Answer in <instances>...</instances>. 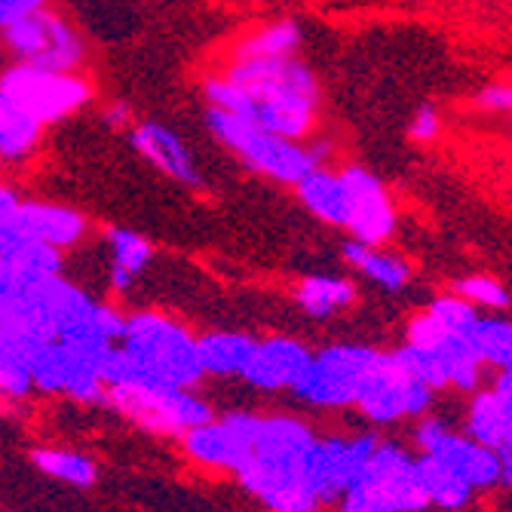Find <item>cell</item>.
<instances>
[{
	"label": "cell",
	"mask_w": 512,
	"mask_h": 512,
	"mask_svg": "<svg viewBox=\"0 0 512 512\" xmlns=\"http://www.w3.org/2000/svg\"><path fill=\"white\" fill-rule=\"evenodd\" d=\"M503 460V473H500V485L512 488V457H500Z\"/></svg>",
	"instance_id": "b9f144b4"
},
{
	"label": "cell",
	"mask_w": 512,
	"mask_h": 512,
	"mask_svg": "<svg viewBox=\"0 0 512 512\" xmlns=\"http://www.w3.org/2000/svg\"><path fill=\"white\" fill-rule=\"evenodd\" d=\"M341 258L350 270H356L368 283H375L378 289L390 295L405 292L411 283V264L399 258L396 252H384L381 246H365L359 240H347L341 246Z\"/></svg>",
	"instance_id": "7402d4cb"
},
{
	"label": "cell",
	"mask_w": 512,
	"mask_h": 512,
	"mask_svg": "<svg viewBox=\"0 0 512 512\" xmlns=\"http://www.w3.org/2000/svg\"><path fill=\"white\" fill-rule=\"evenodd\" d=\"M316 433L295 414H258L255 442L234 479L267 512H319V497L304 479V460Z\"/></svg>",
	"instance_id": "3957f363"
},
{
	"label": "cell",
	"mask_w": 512,
	"mask_h": 512,
	"mask_svg": "<svg viewBox=\"0 0 512 512\" xmlns=\"http://www.w3.org/2000/svg\"><path fill=\"white\" fill-rule=\"evenodd\" d=\"M421 512H445V509H436V506H427V509H421Z\"/></svg>",
	"instance_id": "7bdbcfd3"
},
{
	"label": "cell",
	"mask_w": 512,
	"mask_h": 512,
	"mask_svg": "<svg viewBox=\"0 0 512 512\" xmlns=\"http://www.w3.org/2000/svg\"><path fill=\"white\" fill-rule=\"evenodd\" d=\"M384 350L368 344H329L310 356V365L292 387V396L310 408L338 411L359 399V390Z\"/></svg>",
	"instance_id": "8992f818"
},
{
	"label": "cell",
	"mask_w": 512,
	"mask_h": 512,
	"mask_svg": "<svg viewBox=\"0 0 512 512\" xmlns=\"http://www.w3.org/2000/svg\"><path fill=\"white\" fill-rule=\"evenodd\" d=\"M108 387H181L197 390L206 378L200 368L197 335L172 316L138 310L126 316L120 344L102 362Z\"/></svg>",
	"instance_id": "7a4b0ae2"
},
{
	"label": "cell",
	"mask_w": 512,
	"mask_h": 512,
	"mask_svg": "<svg viewBox=\"0 0 512 512\" xmlns=\"http://www.w3.org/2000/svg\"><path fill=\"white\" fill-rule=\"evenodd\" d=\"M301 40H304V34L295 19H279V22H270V25L252 31L246 40H240L234 50V59L237 62H243V59H289L298 53Z\"/></svg>",
	"instance_id": "f546056e"
},
{
	"label": "cell",
	"mask_w": 512,
	"mask_h": 512,
	"mask_svg": "<svg viewBox=\"0 0 512 512\" xmlns=\"http://www.w3.org/2000/svg\"><path fill=\"white\" fill-rule=\"evenodd\" d=\"M463 433L500 454V448L509 436V414L503 408V399L491 387L473 393V399L467 405V417H463Z\"/></svg>",
	"instance_id": "83f0119b"
},
{
	"label": "cell",
	"mask_w": 512,
	"mask_h": 512,
	"mask_svg": "<svg viewBox=\"0 0 512 512\" xmlns=\"http://www.w3.org/2000/svg\"><path fill=\"white\" fill-rule=\"evenodd\" d=\"M393 359L396 365L411 375L414 381H421L424 387H430L433 393H442V390H451L448 387V371H445V362L430 350V347H421V344H402L393 350Z\"/></svg>",
	"instance_id": "d6a6232c"
},
{
	"label": "cell",
	"mask_w": 512,
	"mask_h": 512,
	"mask_svg": "<svg viewBox=\"0 0 512 512\" xmlns=\"http://www.w3.org/2000/svg\"><path fill=\"white\" fill-rule=\"evenodd\" d=\"M417 473H421V482H424L430 506H436V509L463 512L473 503V497H476V488L467 479H463L460 473L445 467V463L436 460V457L417 454Z\"/></svg>",
	"instance_id": "484cf974"
},
{
	"label": "cell",
	"mask_w": 512,
	"mask_h": 512,
	"mask_svg": "<svg viewBox=\"0 0 512 512\" xmlns=\"http://www.w3.org/2000/svg\"><path fill=\"white\" fill-rule=\"evenodd\" d=\"M0 264H4L25 286H37L43 279L62 276V252L46 243H37V240L19 243L10 255L0 258Z\"/></svg>",
	"instance_id": "1f68e13d"
},
{
	"label": "cell",
	"mask_w": 512,
	"mask_h": 512,
	"mask_svg": "<svg viewBox=\"0 0 512 512\" xmlns=\"http://www.w3.org/2000/svg\"><path fill=\"white\" fill-rule=\"evenodd\" d=\"M19 206H22V197L13 188H7V184H0V221L16 218Z\"/></svg>",
	"instance_id": "ab89813d"
},
{
	"label": "cell",
	"mask_w": 512,
	"mask_h": 512,
	"mask_svg": "<svg viewBox=\"0 0 512 512\" xmlns=\"http://www.w3.org/2000/svg\"><path fill=\"white\" fill-rule=\"evenodd\" d=\"M43 344H50V341H46L37 329H31L28 322L0 325V365L31 368V362Z\"/></svg>",
	"instance_id": "836d02e7"
},
{
	"label": "cell",
	"mask_w": 512,
	"mask_h": 512,
	"mask_svg": "<svg viewBox=\"0 0 512 512\" xmlns=\"http://www.w3.org/2000/svg\"><path fill=\"white\" fill-rule=\"evenodd\" d=\"M375 433H350V436H316L304 460V479L319 503H338L341 494L356 482L368 457L378 448Z\"/></svg>",
	"instance_id": "7c38bea8"
},
{
	"label": "cell",
	"mask_w": 512,
	"mask_h": 512,
	"mask_svg": "<svg viewBox=\"0 0 512 512\" xmlns=\"http://www.w3.org/2000/svg\"><path fill=\"white\" fill-rule=\"evenodd\" d=\"M255 427H258V414L230 411L224 417H212V421L184 433L181 451L200 470L234 476L252 451Z\"/></svg>",
	"instance_id": "5bb4252c"
},
{
	"label": "cell",
	"mask_w": 512,
	"mask_h": 512,
	"mask_svg": "<svg viewBox=\"0 0 512 512\" xmlns=\"http://www.w3.org/2000/svg\"><path fill=\"white\" fill-rule=\"evenodd\" d=\"M43 138V123L31 114L0 102V163H25Z\"/></svg>",
	"instance_id": "4dcf8cb0"
},
{
	"label": "cell",
	"mask_w": 512,
	"mask_h": 512,
	"mask_svg": "<svg viewBox=\"0 0 512 512\" xmlns=\"http://www.w3.org/2000/svg\"><path fill=\"white\" fill-rule=\"evenodd\" d=\"M108 252H111V289L117 295L129 292V286L142 276L154 258V246L126 227L108 230Z\"/></svg>",
	"instance_id": "d4e9b609"
},
{
	"label": "cell",
	"mask_w": 512,
	"mask_h": 512,
	"mask_svg": "<svg viewBox=\"0 0 512 512\" xmlns=\"http://www.w3.org/2000/svg\"><path fill=\"white\" fill-rule=\"evenodd\" d=\"M341 175L350 191V224H347L350 240H359L365 246L390 243L399 227V215L384 181L362 166H347Z\"/></svg>",
	"instance_id": "9a60e30c"
},
{
	"label": "cell",
	"mask_w": 512,
	"mask_h": 512,
	"mask_svg": "<svg viewBox=\"0 0 512 512\" xmlns=\"http://www.w3.org/2000/svg\"><path fill=\"white\" fill-rule=\"evenodd\" d=\"M31 467L43 476H50L62 485H71V488H80V491H86L99 482L96 460L83 451H74V448H56V445L34 448Z\"/></svg>",
	"instance_id": "4316f807"
},
{
	"label": "cell",
	"mask_w": 512,
	"mask_h": 512,
	"mask_svg": "<svg viewBox=\"0 0 512 512\" xmlns=\"http://www.w3.org/2000/svg\"><path fill=\"white\" fill-rule=\"evenodd\" d=\"M19 230L25 240L46 243L59 252L74 249L89 230V221L62 203H40V200H22L19 206Z\"/></svg>",
	"instance_id": "ffe728a7"
},
{
	"label": "cell",
	"mask_w": 512,
	"mask_h": 512,
	"mask_svg": "<svg viewBox=\"0 0 512 512\" xmlns=\"http://www.w3.org/2000/svg\"><path fill=\"white\" fill-rule=\"evenodd\" d=\"M34 393L31 371L16 365H0V402H25Z\"/></svg>",
	"instance_id": "8d00e7d4"
},
{
	"label": "cell",
	"mask_w": 512,
	"mask_h": 512,
	"mask_svg": "<svg viewBox=\"0 0 512 512\" xmlns=\"http://www.w3.org/2000/svg\"><path fill=\"white\" fill-rule=\"evenodd\" d=\"M206 126L218 142L234 157H240L252 172H258L270 181H279V184H292V188L313 166H322L325 154H329L325 145L307 148L304 142H292V138L273 135L249 120L224 114L218 108L206 111Z\"/></svg>",
	"instance_id": "277c9868"
},
{
	"label": "cell",
	"mask_w": 512,
	"mask_h": 512,
	"mask_svg": "<svg viewBox=\"0 0 512 512\" xmlns=\"http://www.w3.org/2000/svg\"><path fill=\"white\" fill-rule=\"evenodd\" d=\"M310 356L313 353L298 338H289V335L261 338L255 341L252 359L243 371V381L261 393H283V390L292 393V387L304 375V368L310 365Z\"/></svg>",
	"instance_id": "e0dca14e"
},
{
	"label": "cell",
	"mask_w": 512,
	"mask_h": 512,
	"mask_svg": "<svg viewBox=\"0 0 512 512\" xmlns=\"http://www.w3.org/2000/svg\"><path fill=\"white\" fill-rule=\"evenodd\" d=\"M298 200L301 206L322 224L347 230L350 224V191L344 184L341 172H332L325 166H313L298 184Z\"/></svg>",
	"instance_id": "44dd1931"
},
{
	"label": "cell",
	"mask_w": 512,
	"mask_h": 512,
	"mask_svg": "<svg viewBox=\"0 0 512 512\" xmlns=\"http://www.w3.org/2000/svg\"><path fill=\"white\" fill-rule=\"evenodd\" d=\"M129 142L138 151V157H145L166 178L184 184V188H200L203 184V175L197 169L191 148L184 145V138L175 129H169L157 120H145V123L132 126Z\"/></svg>",
	"instance_id": "ac0fdd59"
},
{
	"label": "cell",
	"mask_w": 512,
	"mask_h": 512,
	"mask_svg": "<svg viewBox=\"0 0 512 512\" xmlns=\"http://www.w3.org/2000/svg\"><path fill=\"white\" fill-rule=\"evenodd\" d=\"M405 341L430 347L445 362L451 390H460V393H476L479 390L485 365H482L479 353L473 350L470 338L463 332L445 329L439 319H433L427 310H421L417 316H411L408 329H405Z\"/></svg>",
	"instance_id": "2e32d148"
},
{
	"label": "cell",
	"mask_w": 512,
	"mask_h": 512,
	"mask_svg": "<svg viewBox=\"0 0 512 512\" xmlns=\"http://www.w3.org/2000/svg\"><path fill=\"white\" fill-rule=\"evenodd\" d=\"M451 292L460 295L463 301H470L482 313H503L512 304L506 286L497 283L494 276H485V273H467V276L454 279Z\"/></svg>",
	"instance_id": "e575fe53"
},
{
	"label": "cell",
	"mask_w": 512,
	"mask_h": 512,
	"mask_svg": "<svg viewBox=\"0 0 512 512\" xmlns=\"http://www.w3.org/2000/svg\"><path fill=\"white\" fill-rule=\"evenodd\" d=\"M123 332H126V316L111 304L92 301L83 313H77L62 325L56 341H62L65 347L83 356H92L96 362H105L108 353L120 344Z\"/></svg>",
	"instance_id": "d6986e66"
},
{
	"label": "cell",
	"mask_w": 512,
	"mask_h": 512,
	"mask_svg": "<svg viewBox=\"0 0 512 512\" xmlns=\"http://www.w3.org/2000/svg\"><path fill=\"white\" fill-rule=\"evenodd\" d=\"M473 108L485 114H512V83H485L473 92Z\"/></svg>",
	"instance_id": "74e56055"
},
{
	"label": "cell",
	"mask_w": 512,
	"mask_h": 512,
	"mask_svg": "<svg viewBox=\"0 0 512 512\" xmlns=\"http://www.w3.org/2000/svg\"><path fill=\"white\" fill-rule=\"evenodd\" d=\"M295 304L310 319H332L356 304V286L347 276L335 273H310L295 289Z\"/></svg>",
	"instance_id": "cb8c5ba5"
},
{
	"label": "cell",
	"mask_w": 512,
	"mask_h": 512,
	"mask_svg": "<svg viewBox=\"0 0 512 512\" xmlns=\"http://www.w3.org/2000/svg\"><path fill=\"white\" fill-rule=\"evenodd\" d=\"M427 506L417 454L396 442H378L356 482L338 500V512H421Z\"/></svg>",
	"instance_id": "5b68a950"
},
{
	"label": "cell",
	"mask_w": 512,
	"mask_h": 512,
	"mask_svg": "<svg viewBox=\"0 0 512 512\" xmlns=\"http://www.w3.org/2000/svg\"><path fill=\"white\" fill-rule=\"evenodd\" d=\"M105 123L114 126V129H126V126L132 123V108L123 105V102L108 105V108H105Z\"/></svg>",
	"instance_id": "60d3db41"
},
{
	"label": "cell",
	"mask_w": 512,
	"mask_h": 512,
	"mask_svg": "<svg viewBox=\"0 0 512 512\" xmlns=\"http://www.w3.org/2000/svg\"><path fill=\"white\" fill-rule=\"evenodd\" d=\"M433 402L436 393L421 381H414L411 375H405L396 365L393 353H384L365 378L353 408H359L368 424L393 427L402 421H421V417L433 411Z\"/></svg>",
	"instance_id": "9c48e42d"
},
{
	"label": "cell",
	"mask_w": 512,
	"mask_h": 512,
	"mask_svg": "<svg viewBox=\"0 0 512 512\" xmlns=\"http://www.w3.org/2000/svg\"><path fill=\"white\" fill-rule=\"evenodd\" d=\"M203 96L209 108L249 120L292 142H304L316 126L322 89L298 56L234 59L221 77L203 83Z\"/></svg>",
	"instance_id": "6da1fadb"
},
{
	"label": "cell",
	"mask_w": 512,
	"mask_h": 512,
	"mask_svg": "<svg viewBox=\"0 0 512 512\" xmlns=\"http://www.w3.org/2000/svg\"><path fill=\"white\" fill-rule=\"evenodd\" d=\"M473 350L479 353L482 365L506 371L512 368V316L503 313H479L467 329Z\"/></svg>",
	"instance_id": "f1b7e54d"
},
{
	"label": "cell",
	"mask_w": 512,
	"mask_h": 512,
	"mask_svg": "<svg viewBox=\"0 0 512 512\" xmlns=\"http://www.w3.org/2000/svg\"><path fill=\"white\" fill-rule=\"evenodd\" d=\"M4 34V43L22 65H34L43 71L71 74L83 62V43L77 31L56 13L40 10L34 16H25L22 22L10 25Z\"/></svg>",
	"instance_id": "8fae6325"
},
{
	"label": "cell",
	"mask_w": 512,
	"mask_h": 512,
	"mask_svg": "<svg viewBox=\"0 0 512 512\" xmlns=\"http://www.w3.org/2000/svg\"><path fill=\"white\" fill-rule=\"evenodd\" d=\"M40 10H46V0H0V31H7L10 25Z\"/></svg>",
	"instance_id": "f35d334b"
},
{
	"label": "cell",
	"mask_w": 512,
	"mask_h": 512,
	"mask_svg": "<svg viewBox=\"0 0 512 512\" xmlns=\"http://www.w3.org/2000/svg\"><path fill=\"white\" fill-rule=\"evenodd\" d=\"M414 448H417V454L436 457V460L445 463V467L460 473L476 488V494L491 491L494 485H500V473H503L500 454L479 445L467 433L451 430L442 417L427 414V417H421V421L414 424Z\"/></svg>",
	"instance_id": "30bf717a"
},
{
	"label": "cell",
	"mask_w": 512,
	"mask_h": 512,
	"mask_svg": "<svg viewBox=\"0 0 512 512\" xmlns=\"http://www.w3.org/2000/svg\"><path fill=\"white\" fill-rule=\"evenodd\" d=\"M105 402L132 427L163 439H181L215 417L203 396L181 387H108Z\"/></svg>",
	"instance_id": "52a82bcc"
},
{
	"label": "cell",
	"mask_w": 512,
	"mask_h": 512,
	"mask_svg": "<svg viewBox=\"0 0 512 512\" xmlns=\"http://www.w3.org/2000/svg\"><path fill=\"white\" fill-rule=\"evenodd\" d=\"M442 135V114L433 105H421L408 120V138L417 145H433Z\"/></svg>",
	"instance_id": "d590c367"
},
{
	"label": "cell",
	"mask_w": 512,
	"mask_h": 512,
	"mask_svg": "<svg viewBox=\"0 0 512 512\" xmlns=\"http://www.w3.org/2000/svg\"><path fill=\"white\" fill-rule=\"evenodd\" d=\"M28 371L34 390L43 396H65L80 405L105 402L102 362L65 347L62 341L43 344Z\"/></svg>",
	"instance_id": "4fadbf2b"
},
{
	"label": "cell",
	"mask_w": 512,
	"mask_h": 512,
	"mask_svg": "<svg viewBox=\"0 0 512 512\" xmlns=\"http://www.w3.org/2000/svg\"><path fill=\"white\" fill-rule=\"evenodd\" d=\"M0 102H7L43 126L59 123L92 102V86L80 74L43 71L34 65H13L0 74Z\"/></svg>",
	"instance_id": "ba28073f"
},
{
	"label": "cell",
	"mask_w": 512,
	"mask_h": 512,
	"mask_svg": "<svg viewBox=\"0 0 512 512\" xmlns=\"http://www.w3.org/2000/svg\"><path fill=\"white\" fill-rule=\"evenodd\" d=\"M252 335L246 332H206L197 338L200 368L206 378H243V371L255 350Z\"/></svg>",
	"instance_id": "603a6c76"
}]
</instances>
